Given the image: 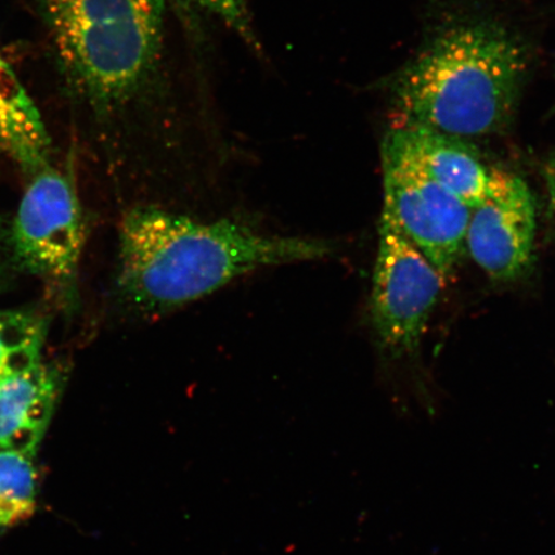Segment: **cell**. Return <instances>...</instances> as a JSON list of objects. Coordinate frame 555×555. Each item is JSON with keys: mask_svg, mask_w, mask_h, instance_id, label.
Masks as SVG:
<instances>
[{"mask_svg": "<svg viewBox=\"0 0 555 555\" xmlns=\"http://www.w3.org/2000/svg\"><path fill=\"white\" fill-rule=\"evenodd\" d=\"M0 149L31 176L50 165L51 139L43 117L2 52Z\"/></svg>", "mask_w": 555, "mask_h": 555, "instance_id": "obj_10", "label": "cell"}, {"mask_svg": "<svg viewBox=\"0 0 555 555\" xmlns=\"http://www.w3.org/2000/svg\"><path fill=\"white\" fill-rule=\"evenodd\" d=\"M62 387L61 372L43 362L0 379V449L37 455Z\"/></svg>", "mask_w": 555, "mask_h": 555, "instance_id": "obj_9", "label": "cell"}, {"mask_svg": "<svg viewBox=\"0 0 555 555\" xmlns=\"http://www.w3.org/2000/svg\"><path fill=\"white\" fill-rule=\"evenodd\" d=\"M85 243V212L73 179L50 165L33 173L12 228L13 251L21 266L72 286Z\"/></svg>", "mask_w": 555, "mask_h": 555, "instance_id": "obj_6", "label": "cell"}, {"mask_svg": "<svg viewBox=\"0 0 555 555\" xmlns=\"http://www.w3.org/2000/svg\"><path fill=\"white\" fill-rule=\"evenodd\" d=\"M537 205L524 179L508 173L503 184L472 208L466 248L491 280L513 282L532 267Z\"/></svg>", "mask_w": 555, "mask_h": 555, "instance_id": "obj_7", "label": "cell"}, {"mask_svg": "<svg viewBox=\"0 0 555 555\" xmlns=\"http://www.w3.org/2000/svg\"><path fill=\"white\" fill-rule=\"evenodd\" d=\"M387 135L429 177L470 208L481 205L509 173L486 164L460 138L406 125H398Z\"/></svg>", "mask_w": 555, "mask_h": 555, "instance_id": "obj_8", "label": "cell"}, {"mask_svg": "<svg viewBox=\"0 0 555 555\" xmlns=\"http://www.w3.org/2000/svg\"><path fill=\"white\" fill-rule=\"evenodd\" d=\"M332 254L327 241L268 231L245 219L137 205L120 221L114 294L129 319L155 321L242 276Z\"/></svg>", "mask_w": 555, "mask_h": 555, "instance_id": "obj_1", "label": "cell"}, {"mask_svg": "<svg viewBox=\"0 0 555 555\" xmlns=\"http://www.w3.org/2000/svg\"><path fill=\"white\" fill-rule=\"evenodd\" d=\"M443 283L442 275L405 237L391 215L382 211L371 317L388 356L404 358L418 351Z\"/></svg>", "mask_w": 555, "mask_h": 555, "instance_id": "obj_4", "label": "cell"}, {"mask_svg": "<svg viewBox=\"0 0 555 555\" xmlns=\"http://www.w3.org/2000/svg\"><path fill=\"white\" fill-rule=\"evenodd\" d=\"M35 455L0 450V535L33 517L37 511L38 474Z\"/></svg>", "mask_w": 555, "mask_h": 555, "instance_id": "obj_11", "label": "cell"}, {"mask_svg": "<svg viewBox=\"0 0 555 555\" xmlns=\"http://www.w3.org/2000/svg\"><path fill=\"white\" fill-rule=\"evenodd\" d=\"M67 86L100 116L134 103L163 54L166 0H38Z\"/></svg>", "mask_w": 555, "mask_h": 555, "instance_id": "obj_3", "label": "cell"}, {"mask_svg": "<svg viewBox=\"0 0 555 555\" xmlns=\"http://www.w3.org/2000/svg\"><path fill=\"white\" fill-rule=\"evenodd\" d=\"M183 2L211 13L249 46L258 44L248 0H183Z\"/></svg>", "mask_w": 555, "mask_h": 555, "instance_id": "obj_13", "label": "cell"}, {"mask_svg": "<svg viewBox=\"0 0 555 555\" xmlns=\"http://www.w3.org/2000/svg\"><path fill=\"white\" fill-rule=\"evenodd\" d=\"M384 210L449 280L466 248L472 208L436 182L392 138L382 149Z\"/></svg>", "mask_w": 555, "mask_h": 555, "instance_id": "obj_5", "label": "cell"}, {"mask_svg": "<svg viewBox=\"0 0 555 555\" xmlns=\"http://www.w3.org/2000/svg\"><path fill=\"white\" fill-rule=\"evenodd\" d=\"M544 178L547 192V210L555 223V155L545 164Z\"/></svg>", "mask_w": 555, "mask_h": 555, "instance_id": "obj_14", "label": "cell"}, {"mask_svg": "<svg viewBox=\"0 0 555 555\" xmlns=\"http://www.w3.org/2000/svg\"><path fill=\"white\" fill-rule=\"evenodd\" d=\"M526 67L524 47L501 27H451L395 80L399 125L460 139L498 133L515 111Z\"/></svg>", "mask_w": 555, "mask_h": 555, "instance_id": "obj_2", "label": "cell"}, {"mask_svg": "<svg viewBox=\"0 0 555 555\" xmlns=\"http://www.w3.org/2000/svg\"><path fill=\"white\" fill-rule=\"evenodd\" d=\"M47 325L31 312L0 311V379L41 362Z\"/></svg>", "mask_w": 555, "mask_h": 555, "instance_id": "obj_12", "label": "cell"}]
</instances>
